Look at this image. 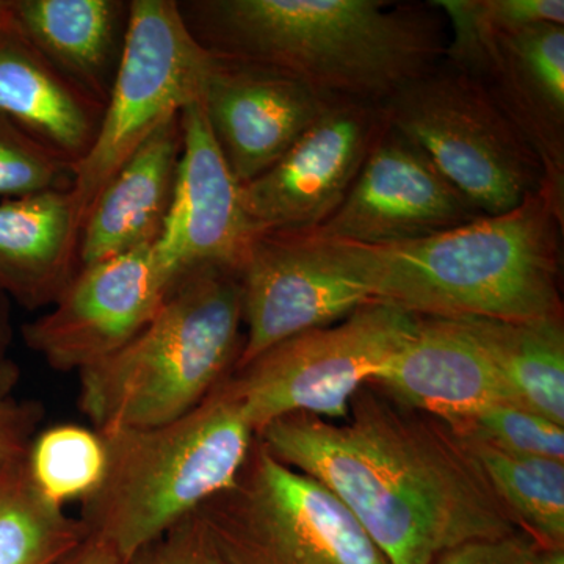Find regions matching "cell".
<instances>
[{"instance_id": "cell-15", "label": "cell", "mask_w": 564, "mask_h": 564, "mask_svg": "<svg viewBox=\"0 0 564 564\" xmlns=\"http://www.w3.org/2000/svg\"><path fill=\"white\" fill-rule=\"evenodd\" d=\"M182 152L169 214L152 245L173 284L199 267L239 272L256 232L243 210L240 184L212 135L202 102L181 111Z\"/></svg>"}, {"instance_id": "cell-29", "label": "cell", "mask_w": 564, "mask_h": 564, "mask_svg": "<svg viewBox=\"0 0 564 564\" xmlns=\"http://www.w3.org/2000/svg\"><path fill=\"white\" fill-rule=\"evenodd\" d=\"M128 564H223L198 516L182 521L154 543L141 549Z\"/></svg>"}, {"instance_id": "cell-12", "label": "cell", "mask_w": 564, "mask_h": 564, "mask_svg": "<svg viewBox=\"0 0 564 564\" xmlns=\"http://www.w3.org/2000/svg\"><path fill=\"white\" fill-rule=\"evenodd\" d=\"M388 126L383 106L332 99L280 161L240 185L252 231H311L325 225Z\"/></svg>"}, {"instance_id": "cell-11", "label": "cell", "mask_w": 564, "mask_h": 564, "mask_svg": "<svg viewBox=\"0 0 564 564\" xmlns=\"http://www.w3.org/2000/svg\"><path fill=\"white\" fill-rule=\"evenodd\" d=\"M448 28L445 61L477 77L530 144L545 188L564 203V25L492 33L469 0H433Z\"/></svg>"}, {"instance_id": "cell-27", "label": "cell", "mask_w": 564, "mask_h": 564, "mask_svg": "<svg viewBox=\"0 0 564 564\" xmlns=\"http://www.w3.org/2000/svg\"><path fill=\"white\" fill-rule=\"evenodd\" d=\"M76 170L0 115V196L70 191Z\"/></svg>"}, {"instance_id": "cell-17", "label": "cell", "mask_w": 564, "mask_h": 564, "mask_svg": "<svg viewBox=\"0 0 564 564\" xmlns=\"http://www.w3.org/2000/svg\"><path fill=\"white\" fill-rule=\"evenodd\" d=\"M370 383L455 429L494 404H516L496 364L462 318L417 315L413 334Z\"/></svg>"}, {"instance_id": "cell-35", "label": "cell", "mask_w": 564, "mask_h": 564, "mask_svg": "<svg viewBox=\"0 0 564 564\" xmlns=\"http://www.w3.org/2000/svg\"><path fill=\"white\" fill-rule=\"evenodd\" d=\"M10 20L9 0H0V35L6 31L7 25L10 24Z\"/></svg>"}, {"instance_id": "cell-18", "label": "cell", "mask_w": 564, "mask_h": 564, "mask_svg": "<svg viewBox=\"0 0 564 564\" xmlns=\"http://www.w3.org/2000/svg\"><path fill=\"white\" fill-rule=\"evenodd\" d=\"M181 152L177 113L151 133L93 203L82 223L80 267L158 240L172 204Z\"/></svg>"}, {"instance_id": "cell-31", "label": "cell", "mask_w": 564, "mask_h": 564, "mask_svg": "<svg viewBox=\"0 0 564 564\" xmlns=\"http://www.w3.org/2000/svg\"><path fill=\"white\" fill-rule=\"evenodd\" d=\"M533 541L524 533L496 541H478L441 556L436 564H524Z\"/></svg>"}, {"instance_id": "cell-26", "label": "cell", "mask_w": 564, "mask_h": 564, "mask_svg": "<svg viewBox=\"0 0 564 564\" xmlns=\"http://www.w3.org/2000/svg\"><path fill=\"white\" fill-rule=\"evenodd\" d=\"M456 430L503 454L564 462V426L518 404H494Z\"/></svg>"}, {"instance_id": "cell-33", "label": "cell", "mask_w": 564, "mask_h": 564, "mask_svg": "<svg viewBox=\"0 0 564 564\" xmlns=\"http://www.w3.org/2000/svg\"><path fill=\"white\" fill-rule=\"evenodd\" d=\"M11 339H13V329H11L9 299L0 292V364L10 359Z\"/></svg>"}, {"instance_id": "cell-2", "label": "cell", "mask_w": 564, "mask_h": 564, "mask_svg": "<svg viewBox=\"0 0 564 564\" xmlns=\"http://www.w3.org/2000/svg\"><path fill=\"white\" fill-rule=\"evenodd\" d=\"M177 7L209 54L285 70L328 98L383 106L447 50V21L432 0H185Z\"/></svg>"}, {"instance_id": "cell-25", "label": "cell", "mask_w": 564, "mask_h": 564, "mask_svg": "<svg viewBox=\"0 0 564 564\" xmlns=\"http://www.w3.org/2000/svg\"><path fill=\"white\" fill-rule=\"evenodd\" d=\"M33 480L58 505L84 500L104 475L101 434L80 425H55L36 434L28 452Z\"/></svg>"}, {"instance_id": "cell-6", "label": "cell", "mask_w": 564, "mask_h": 564, "mask_svg": "<svg viewBox=\"0 0 564 564\" xmlns=\"http://www.w3.org/2000/svg\"><path fill=\"white\" fill-rule=\"evenodd\" d=\"M196 516L223 564H391L329 489L258 437L232 486Z\"/></svg>"}, {"instance_id": "cell-3", "label": "cell", "mask_w": 564, "mask_h": 564, "mask_svg": "<svg viewBox=\"0 0 564 564\" xmlns=\"http://www.w3.org/2000/svg\"><path fill=\"white\" fill-rule=\"evenodd\" d=\"M563 229L564 203L544 188L437 236L364 245L373 302L421 317H560Z\"/></svg>"}, {"instance_id": "cell-34", "label": "cell", "mask_w": 564, "mask_h": 564, "mask_svg": "<svg viewBox=\"0 0 564 564\" xmlns=\"http://www.w3.org/2000/svg\"><path fill=\"white\" fill-rule=\"evenodd\" d=\"M524 564H564V547H540L533 544Z\"/></svg>"}, {"instance_id": "cell-21", "label": "cell", "mask_w": 564, "mask_h": 564, "mask_svg": "<svg viewBox=\"0 0 564 564\" xmlns=\"http://www.w3.org/2000/svg\"><path fill=\"white\" fill-rule=\"evenodd\" d=\"M9 6L24 39L70 84L106 106L124 44L129 3L9 0Z\"/></svg>"}, {"instance_id": "cell-4", "label": "cell", "mask_w": 564, "mask_h": 564, "mask_svg": "<svg viewBox=\"0 0 564 564\" xmlns=\"http://www.w3.org/2000/svg\"><path fill=\"white\" fill-rule=\"evenodd\" d=\"M242 326L237 270L185 273L131 343L79 372L82 413L98 433L150 429L191 413L236 369Z\"/></svg>"}, {"instance_id": "cell-19", "label": "cell", "mask_w": 564, "mask_h": 564, "mask_svg": "<svg viewBox=\"0 0 564 564\" xmlns=\"http://www.w3.org/2000/svg\"><path fill=\"white\" fill-rule=\"evenodd\" d=\"M102 113L104 106L58 73L10 20L0 35V115L76 170Z\"/></svg>"}, {"instance_id": "cell-9", "label": "cell", "mask_w": 564, "mask_h": 564, "mask_svg": "<svg viewBox=\"0 0 564 564\" xmlns=\"http://www.w3.org/2000/svg\"><path fill=\"white\" fill-rule=\"evenodd\" d=\"M210 54L174 0H132L117 76L98 135L70 188L80 226L115 173L151 133L202 99Z\"/></svg>"}, {"instance_id": "cell-22", "label": "cell", "mask_w": 564, "mask_h": 564, "mask_svg": "<svg viewBox=\"0 0 564 564\" xmlns=\"http://www.w3.org/2000/svg\"><path fill=\"white\" fill-rule=\"evenodd\" d=\"M496 364L514 403L564 426V323L462 318Z\"/></svg>"}, {"instance_id": "cell-28", "label": "cell", "mask_w": 564, "mask_h": 564, "mask_svg": "<svg viewBox=\"0 0 564 564\" xmlns=\"http://www.w3.org/2000/svg\"><path fill=\"white\" fill-rule=\"evenodd\" d=\"M18 380L17 364H0V464L28 455L44 419L43 404L14 397Z\"/></svg>"}, {"instance_id": "cell-14", "label": "cell", "mask_w": 564, "mask_h": 564, "mask_svg": "<svg viewBox=\"0 0 564 564\" xmlns=\"http://www.w3.org/2000/svg\"><path fill=\"white\" fill-rule=\"evenodd\" d=\"M484 215L422 148L389 124L339 209L311 231L386 247L437 236Z\"/></svg>"}, {"instance_id": "cell-8", "label": "cell", "mask_w": 564, "mask_h": 564, "mask_svg": "<svg viewBox=\"0 0 564 564\" xmlns=\"http://www.w3.org/2000/svg\"><path fill=\"white\" fill-rule=\"evenodd\" d=\"M417 315L367 303L333 325L281 340L226 378L256 434L292 414L343 421L355 393L370 383L413 334Z\"/></svg>"}, {"instance_id": "cell-23", "label": "cell", "mask_w": 564, "mask_h": 564, "mask_svg": "<svg viewBox=\"0 0 564 564\" xmlns=\"http://www.w3.org/2000/svg\"><path fill=\"white\" fill-rule=\"evenodd\" d=\"M87 538L33 480L28 455L0 464V564H55Z\"/></svg>"}, {"instance_id": "cell-24", "label": "cell", "mask_w": 564, "mask_h": 564, "mask_svg": "<svg viewBox=\"0 0 564 564\" xmlns=\"http://www.w3.org/2000/svg\"><path fill=\"white\" fill-rule=\"evenodd\" d=\"M467 441L518 529L540 547H564V462L503 454Z\"/></svg>"}, {"instance_id": "cell-5", "label": "cell", "mask_w": 564, "mask_h": 564, "mask_svg": "<svg viewBox=\"0 0 564 564\" xmlns=\"http://www.w3.org/2000/svg\"><path fill=\"white\" fill-rule=\"evenodd\" d=\"M99 434L106 467L79 521L126 563L232 486L256 441L226 380L176 421Z\"/></svg>"}, {"instance_id": "cell-30", "label": "cell", "mask_w": 564, "mask_h": 564, "mask_svg": "<svg viewBox=\"0 0 564 564\" xmlns=\"http://www.w3.org/2000/svg\"><path fill=\"white\" fill-rule=\"evenodd\" d=\"M488 32L513 33L536 24L564 25L563 0H470Z\"/></svg>"}, {"instance_id": "cell-13", "label": "cell", "mask_w": 564, "mask_h": 564, "mask_svg": "<svg viewBox=\"0 0 564 564\" xmlns=\"http://www.w3.org/2000/svg\"><path fill=\"white\" fill-rule=\"evenodd\" d=\"M152 245L82 265L51 311L22 326L28 348L58 372H82L121 350L172 291Z\"/></svg>"}, {"instance_id": "cell-16", "label": "cell", "mask_w": 564, "mask_h": 564, "mask_svg": "<svg viewBox=\"0 0 564 564\" xmlns=\"http://www.w3.org/2000/svg\"><path fill=\"white\" fill-rule=\"evenodd\" d=\"M332 99L285 70L210 54L199 102L243 185L280 161Z\"/></svg>"}, {"instance_id": "cell-10", "label": "cell", "mask_w": 564, "mask_h": 564, "mask_svg": "<svg viewBox=\"0 0 564 564\" xmlns=\"http://www.w3.org/2000/svg\"><path fill=\"white\" fill-rule=\"evenodd\" d=\"M239 278L245 334L236 369L281 340L373 302L364 245L315 231L256 234Z\"/></svg>"}, {"instance_id": "cell-32", "label": "cell", "mask_w": 564, "mask_h": 564, "mask_svg": "<svg viewBox=\"0 0 564 564\" xmlns=\"http://www.w3.org/2000/svg\"><path fill=\"white\" fill-rule=\"evenodd\" d=\"M55 564H128L101 541L85 538L74 551Z\"/></svg>"}, {"instance_id": "cell-20", "label": "cell", "mask_w": 564, "mask_h": 564, "mask_svg": "<svg viewBox=\"0 0 564 564\" xmlns=\"http://www.w3.org/2000/svg\"><path fill=\"white\" fill-rule=\"evenodd\" d=\"M82 226L70 191L0 203V292L25 310L52 306L79 270Z\"/></svg>"}, {"instance_id": "cell-7", "label": "cell", "mask_w": 564, "mask_h": 564, "mask_svg": "<svg viewBox=\"0 0 564 564\" xmlns=\"http://www.w3.org/2000/svg\"><path fill=\"white\" fill-rule=\"evenodd\" d=\"M383 109L389 124L485 215L513 210L545 188L536 154L485 85L445 58L403 85Z\"/></svg>"}, {"instance_id": "cell-1", "label": "cell", "mask_w": 564, "mask_h": 564, "mask_svg": "<svg viewBox=\"0 0 564 564\" xmlns=\"http://www.w3.org/2000/svg\"><path fill=\"white\" fill-rule=\"evenodd\" d=\"M256 437L329 489L391 564H436L462 545L522 533L469 441L373 383L343 421L285 415Z\"/></svg>"}]
</instances>
